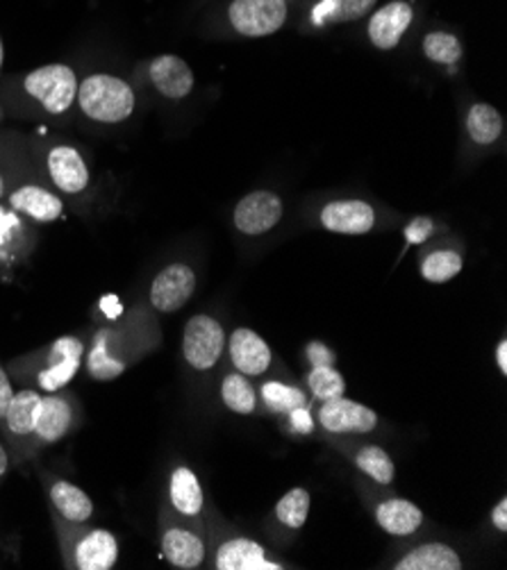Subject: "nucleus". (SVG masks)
<instances>
[{"instance_id":"22","label":"nucleus","mask_w":507,"mask_h":570,"mask_svg":"<svg viewBox=\"0 0 507 570\" xmlns=\"http://www.w3.org/2000/svg\"><path fill=\"white\" fill-rule=\"evenodd\" d=\"M378 525L391 537H410L423 525L421 509L403 498H391L376 509Z\"/></svg>"},{"instance_id":"4","label":"nucleus","mask_w":507,"mask_h":570,"mask_svg":"<svg viewBox=\"0 0 507 570\" xmlns=\"http://www.w3.org/2000/svg\"><path fill=\"white\" fill-rule=\"evenodd\" d=\"M62 552L69 568L76 570H111L119 561L117 537L103 528H82L60 519Z\"/></svg>"},{"instance_id":"21","label":"nucleus","mask_w":507,"mask_h":570,"mask_svg":"<svg viewBox=\"0 0 507 570\" xmlns=\"http://www.w3.org/2000/svg\"><path fill=\"white\" fill-rule=\"evenodd\" d=\"M52 511L67 523H87L94 517L91 498L76 484L67 480H55L48 489Z\"/></svg>"},{"instance_id":"29","label":"nucleus","mask_w":507,"mask_h":570,"mask_svg":"<svg viewBox=\"0 0 507 570\" xmlns=\"http://www.w3.org/2000/svg\"><path fill=\"white\" fill-rule=\"evenodd\" d=\"M355 464L364 475H369L378 484H391L393 475H397V469H393L389 452L382 450L380 445L360 448L355 454Z\"/></svg>"},{"instance_id":"38","label":"nucleus","mask_w":507,"mask_h":570,"mask_svg":"<svg viewBox=\"0 0 507 570\" xmlns=\"http://www.w3.org/2000/svg\"><path fill=\"white\" fill-rule=\"evenodd\" d=\"M8 471H10V452L3 443H0V480L8 475Z\"/></svg>"},{"instance_id":"7","label":"nucleus","mask_w":507,"mask_h":570,"mask_svg":"<svg viewBox=\"0 0 507 570\" xmlns=\"http://www.w3.org/2000/svg\"><path fill=\"white\" fill-rule=\"evenodd\" d=\"M228 21L242 37L275 35L287 21V0H233Z\"/></svg>"},{"instance_id":"19","label":"nucleus","mask_w":507,"mask_h":570,"mask_svg":"<svg viewBox=\"0 0 507 570\" xmlns=\"http://www.w3.org/2000/svg\"><path fill=\"white\" fill-rule=\"evenodd\" d=\"M162 554L174 568L194 570L205 559V543L192 530L168 525L162 532Z\"/></svg>"},{"instance_id":"28","label":"nucleus","mask_w":507,"mask_h":570,"mask_svg":"<svg viewBox=\"0 0 507 570\" xmlns=\"http://www.w3.org/2000/svg\"><path fill=\"white\" fill-rule=\"evenodd\" d=\"M310 504H312V498L305 489L301 487L290 489L275 504V519L290 530H301L308 521Z\"/></svg>"},{"instance_id":"26","label":"nucleus","mask_w":507,"mask_h":570,"mask_svg":"<svg viewBox=\"0 0 507 570\" xmlns=\"http://www.w3.org/2000/svg\"><path fill=\"white\" fill-rule=\"evenodd\" d=\"M467 132L478 146H491L503 135V117L494 105L478 102L467 114Z\"/></svg>"},{"instance_id":"14","label":"nucleus","mask_w":507,"mask_h":570,"mask_svg":"<svg viewBox=\"0 0 507 570\" xmlns=\"http://www.w3.org/2000/svg\"><path fill=\"white\" fill-rule=\"evenodd\" d=\"M412 17L415 10L410 3H406V0H391V3L373 12V17L369 19V41L380 50L397 48L412 23Z\"/></svg>"},{"instance_id":"34","label":"nucleus","mask_w":507,"mask_h":570,"mask_svg":"<svg viewBox=\"0 0 507 570\" xmlns=\"http://www.w3.org/2000/svg\"><path fill=\"white\" fill-rule=\"evenodd\" d=\"M14 397V386L10 380V373L6 371V366L0 364V423H3V416L8 412V405L12 403Z\"/></svg>"},{"instance_id":"18","label":"nucleus","mask_w":507,"mask_h":570,"mask_svg":"<svg viewBox=\"0 0 507 570\" xmlns=\"http://www.w3.org/2000/svg\"><path fill=\"white\" fill-rule=\"evenodd\" d=\"M214 568L218 570H280L283 566L269 561L264 546L244 537L223 541L216 550Z\"/></svg>"},{"instance_id":"27","label":"nucleus","mask_w":507,"mask_h":570,"mask_svg":"<svg viewBox=\"0 0 507 570\" xmlns=\"http://www.w3.org/2000/svg\"><path fill=\"white\" fill-rule=\"evenodd\" d=\"M221 401L223 405L228 407L235 414L248 416L255 412L257 407V393L253 389V384L246 380V375L242 373H231L223 377L221 384Z\"/></svg>"},{"instance_id":"32","label":"nucleus","mask_w":507,"mask_h":570,"mask_svg":"<svg viewBox=\"0 0 507 570\" xmlns=\"http://www.w3.org/2000/svg\"><path fill=\"white\" fill-rule=\"evenodd\" d=\"M423 52L435 65H456L462 57V43L450 32H430L423 39Z\"/></svg>"},{"instance_id":"24","label":"nucleus","mask_w":507,"mask_h":570,"mask_svg":"<svg viewBox=\"0 0 507 570\" xmlns=\"http://www.w3.org/2000/svg\"><path fill=\"white\" fill-rule=\"evenodd\" d=\"M168 498H172V504L178 514L187 519L198 517L205 504L201 482L194 475V471L187 466H178L172 473V482H168Z\"/></svg>"},{"instance_id":"16","label":"nucleus","mask_w":507,"mask_h":570,"mask_svg":"<svg viewBox=\"0 0 507 570\" xmlns=\"http://www.w3.org/2000/svg\"><path fill=\"white\" fill-rule=\"evenodd\" d=\"M148 80L168 100H183L194 89V71L178 55H159L148 65Z\"/></svg>"},{"instance_id":"3","label":"nucleus","mask_w":507,"mask_h":570,"mask_svg":"<svg viewBox=\"0 0 507 570\" xmlns=\"http://www.w3.org/2000/svg\"><path fill=\"white\" fill-rule=\"evenodd\" d=\"M85 360V344L80 336L67 334L55 338L52 344L26 360V366L30 368V377L37 391L41 393H55L65 391L71 380L78 375Z\"/></svg>"},{"instance_id":"20","label":"nucleus","mask_w":507,"mask_h":570,"mask_svg":"<svg viewBox=\"0 0 507 570\" xmlns=\"http://www.w3.org/2000/svg\"><path fill=\"white\" fill-rule=\"evenodd\" d=\"M39 403H41V391H37V389L28 386V389L14 391L12 403L8 405V412L3 416L6 432L14 443L32 439Z\"/></svg>"},{"instance_id":"8","label":"nucleus","mask_w":507,"mask_h":570,"mask_svg":"<svg viewBox=\"0 0 507 570\" xmlns=\"http://www.w3.org/2000/svg\"><path fill=\"white\" fill-rule=\"evenodd\" d=\"M46 176L55 191L62 196H80L89 189L91 176L82 153L74 146L58 144L50 146L43 159Z\"/></svg>"},{"instance_id":"12","label":"nucleus","mask_w":507,"mask_h":570,"mask_svg":"<svg viewBox=\"0 0 507 570\" xmlns=\"http://www.w3.org/2000/svg\"><path fill=\"white\" fill-rule=\"evenodd\" d=\"M319 423L332 434H369L378 428V414L342 395L321 405Z\"/></svg>"},{"instance_id":"37","label":"nucleus","mask_w":507,"mask_h":570,"mask_svg":"<svg viewBox=\"0 0 507 570\" xmlns=\"http://www.w3.org/2000/svg\"><path fill=\"white\" fill-rule=\"evenodd\" d=\"M496 364H498L500 373L507 375V341L505 338H500L496 346Z\"/></svg>"},{"instance_id":"39","label":"nucleus","mask_w":507,"mask_h":570,"mask_svg":"<svg viewBox=\"0 0 507 570\" xmlns=\"http://www.w3.org/2000/svg\"><path fill=\"white\" fill-rule=\"evenodd\" d=\"M3 65H6V43H3V37H0V71H3Z\"/></svg>"},{"instance_id":"33","label":"nucleus","mask_w":507,"mask_h":570,"mask_svg":"<svg viewBox=\"0 0 507 570\" xmlns=\"http://www.w3.org/2000/svg\"><path fill=\"white\" fill-rule=\"evenodd\" d=\"M262 393L269 407L275 412H294L296 407L303 405V393L280 382H269Z\"/></svg>"},{"instance_id":"10","label":"nucleus","mask_w":507,"mask_h":570,"mask_svg":"<svg viewBox=\"0 0 507 570\" xmlns=\"http://www.w3.org/2000/svg\"><path fill=\"white\" fill-rule=\"evenodd\" d=\"M74 423H76V405L69 393H62V391L41 393L32 441L39 448L58 443L71 432Z\"/></svg>"},{"instance_id":"5","label":"nucleus","mask_w":507,"mask_h":570,"mask_svg":"<svg viewBox=\"0 0 507 570\" xmlns=\"http://www.w3.org/2000/svg\"><path fill=\"white\" fill-rule=\"evenodd\" d=\"M78 76L67 65H46L23 76V94L37 102L50 117L67 114L78 96Z\"/></svg>"},{"instance_id":"13","label":"nucleus","mask_w":507,"mask_h":570,"mask_svg":"<svg viewBox=\"0 0 507 570\" xmlns=\"http://www.w3.org/2000/svg\"><path fill=\"white\" fill-rule=\"evenodd\" d=\"M6 198L14 212L32 218L35 223H52L65 212L62 196L37 183H19L17 187H10Z\"/></svg>"},{"instance_id":"36","label":"nucleus","mask_w":507,"mask_h":570,"mask_svg":"<svg viewBox=\"0 0 507 570\" xmlns=\"http://www.w3.org/2000/svg\"><path fill=\"white\" fill-rule=\"evenodd\" d=\"M491 523L498 532H507V498H500L491 509Z\"/></svg>"},{"instance_id":"9","label":"nucleus","mask_w":507,"mask_h":570,"mask_svg":"<svg viewBox=\"0 0 507 570\" xmlns=\"http://www.w3.org/2000/svg\"><path fill=\"white\" fill-rule=\"evenodd\" d=\"M196 292V273L189 264L176 262L164 266L150 284V305L159 314L181 312Z\"/></svg>"},{"instance_id":"15","label":"nucleus","mask_w":507,"mask_h":570,"mask_svg":"<svg viewBox=\"0 0 507 570\" xmlns=\"http://www.w3.org/2000/svg\"><path fill=\"white\" fill-rule=\"evenodd\" d=\"M321 225L337 235H367L376 225V212L364 200H334L321 209Z\"/></svg>"},{"instance_id":"17","label":"nucleus","mask_w":507,"mask_h":570,"mask_svg":"<svg viewBox=\"0 0 507 570\" xmlns=\"http://www.w3.org/2000/svg\"><path fill=\"white\" fill-rule=\"evenodd\" d=\"M228 351H231L233 366L237 368V373H242L246 377L264 375L273 360L266 341L251 327H237L233 332Z\"/></svg>"},{"instance_id":"2","label":"nucleus","mask_w":507,"mask_h":570,"mask_svg":"<svg viewBox=\"0 0 507 570\" xmlns=\"http://www.w3.org/2000/svg\"><path fill=\"white\" fill-rule=\"evenodd\" d=\"M76 100L87 119L103 126H117L133 117L137 94L130 82L119 76L91 73L78 82Z\"/></svg>"},{"instance_id":"40","label":"nucleus","mask_w":507,"mask_h":570,"mask_svg":"<svg viewBox=\"0 0 507 570\" xmlns=\"http://www.w3.org/2000/svg\"><path fill=\"white\" fill-rule=\"evenodd\" d=\"M0 121H3V109H0Z\"/></svg>"},{"instance_id":"23","label":"nucleus","mask_w":507,"mask_h":570,"mask_svg":"<svg viewBox=\"0 0 507 570\" xmlns=\"http://www.w3.org/2000/svg\"><path fill=\"white\" fill-rule=\"evenodd\" d=\"M393 568L397 570H460L462 559L446 543H426L403 554L397 563H393Z\"/></svg>"},{"instance_id":"30","label":"nucleus","mask_w":507,"mask_h":570,"mask_svg":"<svg viewBox=\"0 0 507 570\" xmlns=\"http://www.w3.org/2000/svg\"><path fill=\"white\" fill-rule=\"evenodd\" d=\"M462 271V257L456 250H437L421 262V277L430 284L450 282Z\"/></svg>"},{"instance_id":"1","label":"nucleus","mask_w":507,"mask_h":570,"mask_svg":"<svg viewBox=\"0 0 507 570\" xmlns=\"http://www.w3.org/2000/svg\"><path fill=\"white\" fill-rule=\"evenodd\" d=\"M144 330L146 325L135 321L98 330L87 351V373L98 382H109L124 375L146 351Z\"/></svg>"},{"instance_id":"31","label":"nucleus","mask_w":507,"mask_h":570,"mask_svg":"<svg viewBox=\"0 0 507 570\" xmlns=\"http://www.w3.org/2000/svg\"><path fill=\"white\" fill-rule=\"evenodd\" d=\"M308 382H310L314 397H319L321 403L334 401V397H342L347 391L344 375L337 368H332L330 364H314Z\"/></svg>"},{"instance_id":"25","label":"nucleus","mask_w":507,"mask_h":570,"mask_svg":"<svg viewBox=\"0 0 507 570\" xmlns=\"http://www.w3.org/2000/svg\"><path fill=\"white\" fill-rule=\"evenodd\" d=\"M378 0H319L310 19L314 26H342L364 19Z\"/></svg>"},{"instance_id":"6","label":"nucleus","mask_w":507,"mask_h":570,"mask_svg":"<svg viewBox=\"0 0 507 570\" xmlns=\"http://www.w3.org/2000/svg\"><path fill=\"white\" fill-rule=\"evenodd\" d=\"M223 351L225 332L216 318L207 314H196L187 321L183 334V355L192 368L209 371L212 366H216Z\"/></svg>"},{"instance_id":"11","label":"nucleus","mask_w":507,"mask_h":570,"mask_svg":"<svg viewBox=\"0 0 507 570\" xmlns=\"http://www.w3.org/2000/svg\"><path fill=\"white\" fill-rule=\"evenodd\" d=\"M283 218V200L273 191H253L244 196L235 207V227L246 237H260Z\"/></svg>"},{"instance_id":"35","label":"nucleus","mask_w":507,"mask_h":570,"mask_svg":"<svg viewBox=\"0 0 507 570\" xmlns=\"http://www.w3.org/2000/svg\"><path fill=\"white\" fill-rule=\"evenodd\" d=\"M12 161L6 155V150H0V200H3L12 187Z\"/></svg>"}]
</instances>
